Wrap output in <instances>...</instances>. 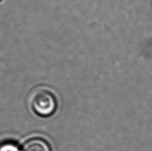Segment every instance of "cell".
Masks as SVG:
<instances>
[{
  "label": "cell",
  "instance_id": "1",
  "mask_svg": "<svg viewBox=\"0 0 152 151\" xmlns=\"http://www.w3.org/2000/svg\"><path fill=\"white\" fill-rule=\"evenodd\" d=\"M31 109L38 116L48 117L53 115L58 108L54 94L48 89L38 87L31 93L29 98Z\"/></svg>",
  "mask_w": 152,
  "mask_h": 151
},
{
  "label": "cell",
  "instance_id": "3",
  "mask_svg": "<svg viewBox=\"0 0 152 151\" xmlns=\"http://www.w3.org/2000/svg\"><path fill=\"white\" fill-rule=\"evenodd\" d=\"M0 151H20V150L15 143L7 142L0 145Z\"/></svg>",
  "mask_w": 152,
  "mask_h": 151
},
{
  "label": "cell",
  "instance_id": "4",
  "mask_svg": "<svg viewBox=\"0 0 152 151\" xmlns=\"http://www.w3.org/2000/svg\"><path fill=\"white\" fill-rule=\"evenodd\" d=\"M0 1H1V0H0Z\"/></svg>",
  "mask_w": 152,
  "mask_h": 151
},
{
  "label": "cell",
  "instance_id": "2",
  "mask_svg": "<svg viewBox=\"0 0 152 151\" xmlns=\"http://www.w3.org/2000/svg\"><path fill=\"white\" fill-rule=\"evenodd\" d=\"M21 151H51L50 145L44 140L34 138L23 144Z\"/></svg>",
  "mask_w": 152,
  "mask_h": 151
}]
</instances>
